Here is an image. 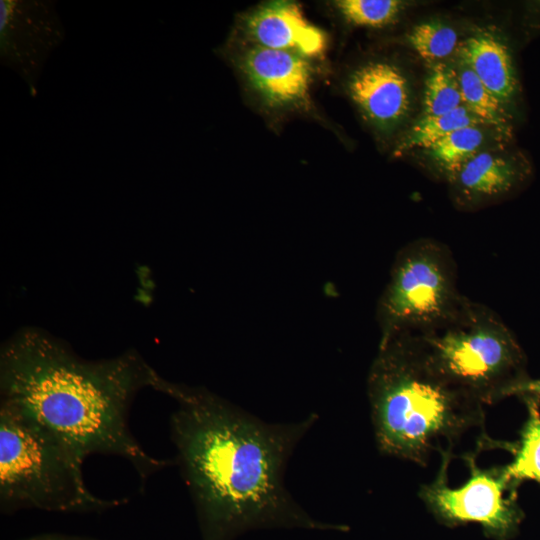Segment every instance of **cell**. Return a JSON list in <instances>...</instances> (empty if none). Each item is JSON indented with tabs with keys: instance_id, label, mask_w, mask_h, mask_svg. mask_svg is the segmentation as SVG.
Instances as JSON below:
<instances>
[{
	"instance_id": "obj_1",
	"label": "cell",
	"mask_w": 540,
	"mask_h": 540,
	"mask_svg": "<svg viewBox=\"0 0 540 540\" xmlns=\"http://www.w3.org/2000/svg\"><path fill=\"white\" fill-rule=\"evenodd\" d=\"M158 390L177 402L171 435L203 540L263 528L342 529L311 517L284 485L287 461L316 414L268 423L205 388L163 378Z\"/></svg>"
},
{
	"instance_id": "obj_2",
	"label": "cell",
	"mask_w": 540,
	"mask_h": 540,
	"mask_svg": "<svg viewBox=\"0 0 540 540\" xmlns=\"http://www.w3.org/2000/svg\"><path fill=\"white\" fill-rule=\"evenodd\" d=\"M161 376L135 350L87 361L52 335L25 328L0 354L1 403L32 418L83 460L90 454L127 459L141 475L166 466L150 456L128 427L135 394Z\"/></svg>"
},
{
	"instance_id": "obj_3",
	"label": "cell",
	"mask_w": 540,
	"mask_h": 540,
	"mask_svg": "<svg viewBox=\"0 0 540 540\" xmlns=\"http://www.w3.org/2000/svg\"><path fill=\"white\" fill-rule=\"evenodd\" d=\"M375 442L380 453L425 466L441 458H476L515 444L491 439L483 404L447 381L417 335L400 333L378 345L367 377Z\"/></svg>"
},
{
	"instance_id": "obj_4",
	"label": "cell",
	"mask_w": 540,
	"mask_h": 540,
	"mask_svg": "<svg viewBox=\"0 0 540 540\" xmlns=\"http://www.w3.org/2000/svg\"><path fill=\"white\" fill-rule=\"evenodd\" d=\"M83 459L32 418L0 406V503L2 510L34 507L85 512L117 504L96 497L82 476Z\"/></svg>"
},
{
	"instance_id": "obj_5",
	"label": "cell",
	"mask_w": 540,
	"mask_h": 540,
	"mask_svg": "<svg viewBox=\"0 0 540 540\" xmlns=\"http://www.w3.org/2000/svg\"><path fill=\"white\" fill-rule=\"evenodd\" d=\"M434 368L483 405L510 397L529 378L511 331L488 306L467 298L449 323L417 335Z\"/></svg>"
},
{
	"instance_id": "obj_6",
	"label": "cell",
	"mask_w": 540,
	"mask_h": 540,
	"mask_svg": "<svg viewBox=\"0 0 540 540\" xmlns=\"http://www.w3.org/2000/svg\"><path fill=\"white\" fill-rule=\"evenodd\" d=\"M466 300L446 244L419 238L404 245L377 303L379 345L400 333L423 335L442 327L458 315Z\"/></svg>"
},
{
	"instance_id": "obj_7",
	"label": "cell",
	"mask_w": 540,
	"mask_h": 540,
	"mask_svg": "<svg viewBox=\"0 0 540 540\" xmlns=\"http://www.w3.org/2000/svg\"><path fill=\"white\" fill-rule=\"evenodd\" d=\"M452 459L441 458L432 482L423 484L419 497L439 519L450 524L473 522L497 537L511 534L521 520L517 503L519 484L507 475L505 466L482 468L476 458L465 461L469 468L466 481L451 487L448 468Z\"/></svg>"
},
{
	"instance_id": "obj_8",
	"label": "cell",
	"mask_w": 540,
	"mask_h": 540,
	"mask_svg": "<svg viewBox=\"0 0 540 540\" xmlns=\"http://www.w3.org/2000/svg\"><path fill=\"white\" fill-rule=\"evenodd\" d=\"M231 60L247 89L272 113L312 109V60L301 55L237 40Z\"/></svg>"
},
{
	"instance_id": "obj_9",
	"label": "cell",
	"mask_w": 540,
	"mask_h": 540,
	"mask_svg": "<svg viewBox=\"0 0 540 540\" xmlns=\"http://www.w3.org/2000/svg\"><path fill=\"white\" fill-rule=\"evenodd\" d=\"M1 59L30 86L64 37L54 5L45 1H1Z\"/></svg>"
},
{
	"instance_id": "obj_10",
	"label": "cell",
	"mask_w": 540,
	"mask_h": 540,
	"mask_svg": "<svg viewBox=\"0 0 540 540\" xmlns=\"http://www.w3.org/2000/svg\"><path fill=\"white\" fill-rule=\"evenodd\" d=\"M346 92L365 123L381 138L401 130L413 109L410 81L395 62L377 58L350 71Z\"/></svg>"
},
{
	"instance_id": "obj_11",
	"label": "cell",
	"mask_w": 540,
	"mask_h": 540,
	"mask_svg": "<svg viewBox=\"0 0 540 540\" xmlns=\"http://www.w3.org/2000/svg\"><path fill=\"white\" fill-rule=\"evenodd\" d=\"M240 42L287 51L316 60L328 48L325 31L312 24L293 1H269L247 11L239 20Z\"/></svg>"
},
{
	"instance_id": "obj_12",
	"label": "cell",
	"mask_w": 540,
	"mask_h": 540,
	"mask_svg": "<svg viewBox=\"0 0 540 540\" xmlns=\"http://www.w3.org/2000/svg\"><path fill=\"white\" fill-rule=\"evenodd\" d=\"M530 164L507 146L486 150L464 164L448 183L454 205L476 210L510 196L527 181Z\"/></svg>"
},
{
	"instance_id": "obj_13",
	"label": "cell",
	"mask_w": 540,
	"mask_h": 540,
	"mask_svg": "<svg viewBox=\"0 0 540 540\" xmlns=\"http://www.w3.org/2000/svg\"><path fill=\"white\" fill-rule=\"evenodd\" d=\"M458 51L486 88L511 110L519 83L510 48L500 33L479 27L460 43Z\"/></svg>"
},
{
	"instance_id": "obj_14",
	"label": "cell",
	"mask_w": 540,
	"mask_h": 540,
	"mask_svg": "<svg viewBox=\"0 0 540 540\" xmlns=\"http://www.w3.org/2000/svg\"><path fill=\"white\" fill-rule=\"evenodd\" d=\"M512 132L489 124H477L461 128L430 146L421 149L426 168L447 184L461 167L477 154L486 150L507 146Z\"/></svg>"
},
{
	"instance_id": "obj_15",
	"label": "cell",
	"mask_w": 540,
	"mask_h": 540,
	"mask_svg": "<svg viewBox=\"0 0 540 540\" xmlns=\"http://www.w3.org/2000/svg\"><path fill=\"white\" fill-rule=\"evenodd\" d=\"M487 124L464 105L440 116H420L398 139L393 152L401 156L415 149H424L461 128Z\"/></svg>"
},
{
	"instance_id": "obj_16",
	"label": "cell",
	"mask_w": 540,
	"mask_h": 540,
	"mask_svg": "<svg viewBox=\"0 0 540 540\" xmlns=\"http://www.w3.org/2000/svg\"><path fill=\"white\" fill-rule=\"evenodd\" d=\"M454 58L462 104L485 123L513 132L511 110L486 88L458 50Z\"/></svg>"
},
{
	"instance_id": "obj_17",
	"label": "cell",
	"mask_w": 540,
	"mask_h": 540,
	"mask_svg": "<svg viewBox=\"0 0 540 540\" xmlns=\"http://www.w3.org/2000/svg\"><path fill=\"white\" fill-rule=\"evenodd\" d=\"M524 398L527 417L520 431L519 442L515 444L513 460L505 465L509 478L519 484L524 480L540 484V410L539 399Z\"/></svg>"
},
{
	"instance_id": "obj_18",
	"label": "cell",
	"mask_w": 540,
	"mask_h": 540,
	"mask_svg": "<svg viewBox=\"0 0 540 540\" xmlns=\"http://www.w3.org/2000/svg\"><path fill=\"white\" fill-rule=\"evenodd\" d=\"M454 56L427 64L421 116H440L463 105Z\"/></svg>"
},
{
	"instance_id": "obj_19",
	"label": "cell",
	"mask_w": 540,
	"mask_h": 540,
	"mask_svg": "<svg viewBox=\"0 0 540 540\" xmlns=\"http://www.w3.org/2000/svg\"><path fill=\"white\" fill-rule=\"evenodd\" d=\"M405 40L426 64L452 58L461 43L456 29L439 18L415 24L406 34Z\"/></svg>"
},
{
	"instance_id": "obj_20",
	"label": "cell",
	"mask_w": 540,
	"mask_h": 540,
	"mask_svg": "<svg viewBox=\"0 0 540 540\" xmlns=\"http://www.w3.org/2000/svg\"><path fill=\"white\" fill-rule=\"evenodd\" d=\"M336 12L349 25L380 29L396 23L406 2L399 0H337Z\"/></svg>"
},
{
	"instance_id": "obj_21",
	"label": "cell",
	"mask_w": 540,
	"mask_h": 540,
	"mask_svg": "<svg viewBox=\"0 0 540 540\" xmlns=\"http://www.w3.org/2000/svg\"><path fill=\"white\" fill-rule=\"evenodd\" d=\"M513 395L519 396H533L540 400V378L531 379L527 378L519 385H517L513 391ZM512 395V396H513Z\"/></svg>"
},
{
	"instance_id": "obj_22",
	"label": "cell",
	"mask_w": 540,
	"mask_h": 540,
	"mask_svg": "<svg viewBox=\"0 0 540 540\" xmlns=\"http://www.w3.org/2000/svg\"><path fill=\"white\" fill-rule=\"evenodd\" d=\"M46 540H89L80 537L62 536V535H45Z\"/></svg>"
},
{
	"instance_id": "obj_23",
	"label": "cell",
	"mask_w": 540,
	"mask_h": 540,
	"mask_svg": "<svg viewBox=\"0 0 540 540\" xmlns=\"http://www.w3.org/2000/svg\"><path fill=\"white\" fill-rule=\"evenodd\" d=\"M28 540H46V538H45V536H39V537L31 538V539H28Z\"/></svg>"
}]
</instances>
